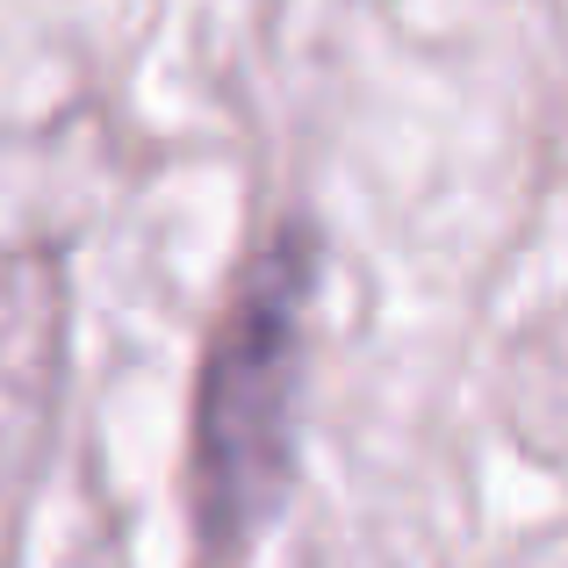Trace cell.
I'll return each mask as SVG.
<instances>
[{
    "label": "cell",
    "mask_w": 568,
    "mask_h": 568,
    "mask_svg": "<svg viewBox=\"0 0 568 568\" xmlns=\"http://www.w3.org/2000/svg\"><path fill=\"white\" fill-rule=\"evenodd\" d=\"M310 288H317L310 223H274V237L237 274L209 346L194 410V489H202V532L223 547L252 540L288 489Z\"/></svg>",
    "instance_id": "obj_1"
}]
</instances>
